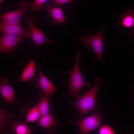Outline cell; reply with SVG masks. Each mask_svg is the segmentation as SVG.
<instances>
[{
    "label": "cell",
    "mask_w": 134,
    "mask_h": 134,
    "mask_svg": "<svg viewBox=\"0 0 134 134\" xmlns=\"http://www.w3.org/2000/svg\"><path fill=\"white\" fill-rule=\"evenodd\" d=\"M26 38L23 36H14L3 33L0 35V53L4 54L8 52L13 54L17 50V45L24 41Z\"/></svg>",
    "instance_id": "7"
},
{
    "label": "cell",
    "mask_w": 134,
    "mask_h": 134,
    "mask_svg": "<svg viewBox=\"0 0 134 134\" xmlns=\"http://www.w3.org/2000/svg\"><path fill=\"white\" fill-rule=\"evenodd\" d=\"M103 33V29L102 28L100 31L96 34H89L87 36L81 35L79 38V41L86 47H92L93 48L96 56L94 60L98 59L101 64L102 63Z\"/></svg>",
    "instance_id": "3"
},
{
    "label": "cell",
    "mask_w": 134,
    "mask_h": 134,
    "mask_svg": "<svg viewBox=\"0 0 134 134\" xmlns=\"http://www.w3.org/2000/svg\"><path fill=\"white\" fill-rule=\"evenodd\" d=\"M41 116L37 105L28 109L26 113L24 122L26 123L38 121Z\"/></svg>",
    "instance_id": "17"
},
{
    "label": "cell",
    "mask_w": 134,
    "mask_h": 134,
    "mask_svg": "<svg viewBox=\"0 0 134 134\" xmlns=\"http://www.w3.org/2000/svg\"><path fill=\"white\" fill-rule=\"evenodd\" d=\"M133 36L134 37V33H133Z\"/></svg>",
    "instance_id": "23"
},
{
    "label": "cell",
    "mask_w": 134,
    "mask_h": 134,
    "mask_svg": "<svg viewBox=\"0 0 134 134\" xmlns=\"http://www.w3.org/2000/svg\"><path fill=\"white\" fill-rule=\"evenodd\" d=\"M3 0H0V4H1L2 3Z\"/></svg>",
    "instance_id": "22"
},
{
    "label": "cell",
    "mask_w": 134,
    "mask_h": 134,
    "mask_svg": "<svg viewBox=\"0 0 134 134\" xmlns=\"http://www.w3.org/2000/svg\"><path fill=\"white\" fill-rule=\"evenodd\" d=\"M38 121V125L46 129L50 133L59 124L58 121L54 116L49 113L41 116Z\"/></svg>",
    "instance_id": "12"
},
{
    "label": "cell",
    "mask_w": 134,
    "mask_h": 134,
    "mask_svg": "<svg viewBox=\"0 0 134 134\" xmlns=\"http://www.w3.org/2000/svg\"><path fill=\"white\" fill-rule=\"evenodd\" d=\"M42 98L37 105L41 116L49 113L50 110L49 96L40 91Z\"/></svg>",
    "instance_id": "16"
},
{
    "label": "cell",
    "mask_w": 134,
    "mask_h": 134,
    "mask_svg": "<svg viewBox=\"0 0 134 134\" xmlns=\"http://www.w3.org/2000/svg\"><path fill=\"white\" fill-rule=\"evenodd\" d=\"M45 10L49 13L50 17L52 19L51 23L52 25H55L58 24L62 25L65 23L66 18L64 16L63 12L60 7L50 4L46 6Z\"/></svg>",
    "instance_id": "10"
},
{
    "label": "cell",
    "mask_w": 134,
    "mask_h": 134,
    "mask_svg": "<svg viewBox=\"0 0 134 134\" xmlns=\"http://www.w3.org/2000/svg\"><path fill=\"white\" fill-rule=\"evenodd\" d=\"M102 84L101 79L98 77H96L92 88L84 95L78 98L76 101L71 103L72 105L77 109L81 119L83 118L89 111L95 110L96 94L99 86Z\"/></svg>",
    "instance_id": "1"
},
{
    "label": "cell",
    "mask_w": 134,
    "mask_h": 134,
    "mask_svg": "<svg viewBox=\"0 0 134 134\" xmlns=\"http://www.w3.org/2000/svg\"><path fill=\"white\" fill-rule=\"evenodd\" d=\"M37 68L36 65L32 59L23 72L19 78L18 83L34 79L35 78V71Z\"/></svg>",
    "instance_id": "13"
},
{
    "label": "cell",
    "mask_w": 134,
    "mask_h": 134,
    "mask_svg": "<svg viewBox=\"0 0 134 134\" xmlns=\"http://www.w3.org/2000/svg\"><path fill=\"white\" fill-rule=\"evenodd\" d=\"M12 116L7 111L0 109V131L2 133L4 130V127L10 123Z\"/></svg>",
    "instance_id": "18"
},
{
    "label": "cell",
    "mask_w": 134,
    "mask_h": 134,
    "mask_svg": "<svg viewBox=\"0 0 134 134\" xmlns=\"http://www.w3.org/2000/svg\"><path fill=\"white\" fill-rule=\"evenodd\" d=\"M101 121V115L96 113L78 121L72 120L70 123L76 125L80 134H87L100 127Z\"/></svg>",
    "instance_id": "4"
},
{
    "label": "cell",
    "mask_w": 134,
    "mask_h": 134,
    "mask_svg": "<svg viewBox=\"0 0 134 134\" xmlns=\"http://www.w3.org/2000/svg\"><path fill=\"white\" fill-rule=\"evenodd\" d=\"M0 31L3 33L16 36H23L26 38H31L29 31L25 30L19 21L13 24H6L2 22L0 23Z\"/></svg>",
    "instance_id": "8"
},
{
    "label": "cell",
    "mask_w": 134,
    "mask_h": 134,
    "mask_svg": "<svg viewBox=\"0 0 134 134\" xmlns=\"http://www.w3.org/2000/svg\"><path fill=\"white\" fill-rule=\"evenodd\" d=\"M47 0H34L31 4V9L33 12L41 9L43 4Z\"/></svg>",
    "instance_id": "19"
},
{
    "label": "cell",
    "mask_w": 134,
    "mask_h": 134,
    "mask_svg": "<svg viewBox=\"0 0 134 134\" xmlns=\"http://www.w3.org/2000/svg\"><path fill=\"white\" fill-rule=\"evenodd\" d=\"M11 130L9 133L16 134H30L32 131L27 126V123L20 121L15 120L12 123Z\"/></svg>",
    "instance_id": "14"
},
{
    "label": "cell",
    "mask_w": 134,
    "mask_h": 134,
    "mask_svg": "<svg viewBox=\"0 0 134 134\" xmlns=\"http://www.w3.org/2000/svg\"><path fill=\"white\" fill-rule=\"evenodd\" d=\"M121 20L119 22L118 24L125 27L130 28L134 25V9H128L125 14L120 15Z\"/></svg>",
    "instance_id": "15"
},
{
    "label": "cell",
    "mask_w": 134,
    "mask_h": 134,
    "mask_svg": "<svg viewBox=\"0 0 134 134\" xmlns=\"http://www.w3.org/2000/svg\"><path fill=\"white\" fill-rule=\"evenodd\" d=\"M38 71L39 74L37 84L43 93L49 96L51 95L57 89L38 69Z\"/></svg>",
    "instance_id": "11"
},
{
    "label": "cell",
    "mask_w": 134,
    "mask_h": 134,
    "mask_svg": "<svg viewBox=\"0 0 134 134\" xmlns=\"http://www.w3.org/2000/svg\"><path fill=\"white\" fill-rule=\"evenodd\" d=\"M0 92L2 97L7 103L19 101L15 99L14 88L8 78H0Z\"/></svg>",
    "instance_id": "9"
},
{
    "label": "cell",
    "mask_w": 134,
    "mask_h": 134,
    "mask_svg": "<svg viewBox=\"0 0 134 134\" xmlns=\"http://www.w3.org/2000/svg\"><path fill=\"white\" fill-rule=\"evenodd\" d=\"M52 4L56 6L58 5H63L65 4L72 3L74 2L73 0H52Z\"/></svg>",
    "instance_id": "21"
},
{
    "label": "cell",
    "mask_w": 134,
    "mask_h": 134,
    "mask_svg": "<svg viewBox=\"0 0 134 134\" xmlns=\"http://www.w3.org/2000/svg\"><path fill=\"white\" fill-rule=\"evenodd\" d=\"M29 28L28 31L31 36L35 44V48L38 46L43 47L46 42L53 43L52 40L48 39L44 33L34 25V22L35 19L33 16L31 15L26 17L24 18Z\"/></svg>",
    "instance_id": "6"
},
{
    "label": "cell",
    "mask_w": 134,
    "mask_h": 134,
    "mask_svg": "<svg viewBox=\"0 0 134 134\" xmlns=\"http://www.w3.org/2000/svg\"><path fill=\"white\" fill-rule=\"evenodd\" d=\"M17 10L8 12L0 16L2 22L6 24L16 23L20 21V18L31 10V4L22 0H20L17 4Z\"/></svg>",
    "instance_id": "5"
},
{
    "label": "cell",
    "mask_w": 134,
    "mask_h": 134,
    "mask_svg": "<svg viewBox=\"0 0 134 134\" xmlns=\"http://www.w3.org/2000/svg\"><path fill=\"white\" fill-rule=\"evenodd\" d=\"M115 133L109 125H101L99 131V134H114Z\"/></svg>",
    "instance_id": "20"
},
{
    "label": "cell",
    "mask_w": 134,
    "mask_h": 134,
    "mask_svg": "<svg viewBox=\"0 0 134 134\" xmlns=\"http://www.w3.org/2000/svg\"><path fill=\"white\" fill-rule=\"evenodd\" d=\"M80 55L79 52L76 53L73 69L68 72L70 77L67 96L69 97L72 96L76 100L81 96L79 92L81 88L83 87H88L90 85L88 82H84L83 79L79 63Z\"/></svg>",
    "instance_id": "2"
}]
</instances>
